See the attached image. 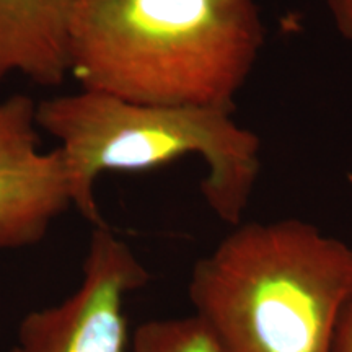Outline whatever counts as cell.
Here are the masks:
<instances>
[{
  "label": "cell",
  "instance_id": "ba28073f",
  "mask_svg": "<svg viewBox=\"0 0 352 352\" xmlns=\"http://www.w3.org/2000/svg\"><path fill=\"white\" fill-rule=\"evenodd\" d=\"M333 25L342 39L352 43V0H324Z\"/></svg>",
  "mask_w": 352,
  "mask_h": 352
},
{
  "label": "cell",
  "instance_id": "5b68a950",
  "mask_svg": "<svg viewBox=\"0 0 352 352\" xmlns=\"http://www.w3.org/2000/svg\"><path fill=\"white\" fill-rule=\"evenodd\" d=\"M34 111L26 95L0 101V250L39 243L72 206L59 152L39 147Z\"/></svg>",
  "mask_w": 352,
  "mask_h": 352
},
{
  "label": "cell",
  "instance_id": "30bf717a",
  "mask_svg": "<svg viewBox=\"0 0 352 352\" xmlns=\"http://www.w3.org/2000/svg\"><path fill=\"white\" fill-rule=\"evenodd\" d=\"M351 46H352V43H351Z\"/></svg>",
  "mask_w": 352,
  "mask_h": 352
},
{
  "label": "cell",
  "instance_id": "8992f818",
  "mask_svg": "<svg viewBox=\"0 0 352 352\" xmlns=\"http://www.w3.org/2000/svg\"><path fill=\"white\" fill-rule=\"evenodd\" d=\"M74 2L0 0V85L15 74L41 87L67 78Z\"/></svg>",
  "mask_w": 352,
  "mask_h": 352
},
{
  "label": "cell",
  "instance_id": "7a4b0ae2",
  "mask_svg": "<svg viewBox=\"0 0 352 352\" xmlns=\"http://www.w3.org/2000/svg\"><path fill=\"white\" fill-rule=\"evenodd\" d=\"M188 294L223 352H331L352 246L300 219L240 223L197 259Z\"/></svg>",
  "mask_w": 352,
  "mask_h": 352
},
{
  "label": "cell",
  "instance_id": "9c48e42d",
  "mask_svg": "<svg viewBox=\"0 0 352 352\" xmlns=\"http://www.w3.org/2000/svg\"><path fill=\"white\" fill-rule=\"evenodd\" d=\"M331 352H352V300L347 303L338 321Z\"/></svg>",
  "mask_w": 352,
  "mask_h": 352
},
{
  "label": "cell",
  "instance_id": "277c9868",
  "mask_svg": "<svg viewBox=\"0 0 352 352\" xmlns=\"http://www.w3.org/2000/svg\"><path fill=\"white\" fill-rule=\"evenodd\" d=\"M151 279L129 245L95 227L83 279L59 305L28 314L10 352H129L124 298Z\"/></svg>",
  "mask_w": 352,
  "mask_h": 352
},
{
  "label": "cell",
  "instance_id": "52a82bcc",
  "mask_svg": "<svg viewBox=\"0 0 352 352\" xmlns=\"http://www.w3.org/2000/svg\"><path fill=\"white\" fill-rule=\"evenodd\" d=\"M129 352H223L199 316L152 320L132 333Z\"/></svg>",
  "mask_w": 352,
  "mask_h": 352
},
{
  "label": "cell",
  "instance_id": "6da1fadb",
  "mask_svg": "<svg viewBox=\"0 0 352 352\" xmlns=\"http://www.w3.org/2000/svg\"><path fill=\"white\" fill-rule=\"evenodd\" d=\"M264 41L254 0H76L70 76L135 103L233 113Z\"/></svg>",
  "mask_w": 352,
  "mask_h": 352
},
{
  "label": "cell",
  "instance_id": "3957f363",
  "mask_svg": "<svg viewBox=\"0 0 352 352\" xmlns=\"http://www.w3.org/2000/svg\"><path fill=\"white\" fill-rule=\"evenodd\" d=\"M34 121L59 142L72 206L95 227L107 226L95 199L107 171H147L199 155L208 170L201 195L232 227L241 223L261 173V139L226 109L135 103L80 88L39 101Z\"/></svg>",
  "mask_w": 352,
  "mask_h": 352
}]
</instances>
